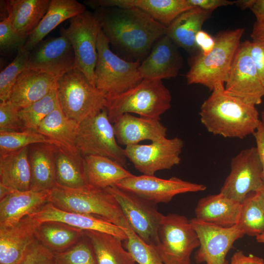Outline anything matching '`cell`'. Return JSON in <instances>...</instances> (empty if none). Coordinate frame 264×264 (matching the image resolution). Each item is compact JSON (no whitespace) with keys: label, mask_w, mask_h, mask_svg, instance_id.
I'll use <instances>...</instances> for the list:
<instances>
[{"label":"cell","mask_w":264,"mask_h":264,"mask_svg":"<svg viewBox=\"0 0 264 264\" xmlns=\"http://www.w3.org/2000/svg\"><path fill=\"white\" fill-rule=\"evenodd\" d=\"M101 30L111 44L140 61L167 27L135 8H99L94 13Z\"/></svg>","instance_id":"6da1fadb"},{"label":"cell","mask_w":264,"mask_h":264,"mask_svg":"<svg viewBox=\"0 0 264 264\" xmlns=\"http://www.w3.org/2000/svg\"><path fill=\"white\" fill-rule=\"evenodd\" d=\"M212 91L199 112L207 131L214 135L239 139L253 134L261 123L256 106L227 93L224 86Z\"/></svg>","instance_id":"7a4b0ae2"},{"label":"cell","mask_w":264,"mask_h":264,"mask_svg":"<svg viewBox=\"0 0 264 264\" xmlns=\"http://www.w3.org/2000/svg\"><path fill=\"white\" fill-rule=\"evenodd\" d=\"M244 31L237 28L219 33L209 54L199 52L193 57L186 76L188 84H200L212 91L224 86Z\"/></svg>","instance_id":"3957f363"},{"label":"cell","mask_w":264,"mask_h":264,"mask_svg":"<svg viewBox=\"0 0 264 264\" xmlns=\"http://www.w3.org/2000/svg\"><path fill=\"white\" fill-rule=\"evenodd\" d=\"M171 92L162 80L143 79L125 92L106 97L105 108L113 124L119 116L130 113L160 120L161 115L171 108Z\"/></svg>","instance_id":"277c9868"},{"label":"cell","mask_w":264,"mask_h":264,"mask_svg":"<svg viewBox=\"0 0 264 264\" xmlns=\"http://www.w3.org/2000/svg\"><path fill=\"white\" fill-rule=\"evenodd\" d=\"M56 91L63 112L78 124L106 106V94L93 86L76 67L58 78Z\"/></svg>","instance_id":"5b68a950"},{"label":"cell","mask_w":264,"mask_h":264,"mask_svg":"<svg viewBox=\"0 0 264 264\" xmlns=\"http://www.w3.org/2000/svg\"><path fill=\"white\" fill-rule=\"evenodd\" d=\"M48 202L65 211L101 217L117 225L124 218L111 194L90 185L69 188L57 184L51 190Z\"/></svg>","instance_id":"8992f818"},{"label":"cell","mask_w":264,"mask_h":264,"mask_svg":"<svg viewBox=\"0 0 264 264\" xmlns=\"http://www.w3.org/2000/svg\"><path fill=\"white\" fill-rule=\"evenodd\" d=\"M102 31L98 37L97 61L94 70L95 87L106 97L115 96L137 86L143 79L139 72L140 61H128L110 49Z\"/></svg>","instance_id":"52a82bcc"},{"label":"cell","mask_w":264,"mask_h":264,"mask_svg":"<svg viewBox=\"0 0 264 264\" xmlns=\"http://www.w3.org/2000/svg\"><path fill=\"white\" fill-rule=\"evenodd\" d=\"M75 147L83 156H104L126 167L124 149L117 141L106 108L79 124Z\"/></svg>","instance_id":"ba28073f"},{"label":"cell","mask_w":264,"mask_h":264,"mask_svg":"<svg viewBox=\"0 0 264 264\" xmlns=\"http://www.w3.org/2000/svg\"><path fill=\"white\" fill-rule=\"evenodd\" d=\"M159 243L155 249L163 264H191L190 257L199 246L190 220L177 214L163 215L158 229Z\"/></svg>","instance_id":"9c48e42d"},{"label":"cell","mask_w":264,"mask_h":264,"mask_svg":"<svg viewBox=\"0 0 264 264\" xmlns=\"http://www.w3.org/2000/svg\"><path fill=\"white\" fill-rule=\"evenodd\" d=\"M101 30L94 14L87 10L69 19L68 27H62L60 29L61 35L68 41L73 48L76 67L94 87V70L98 58L97 43Z\"/></svg>","instance_id":"30bf717a"},{"label":"cell","mask_w":264,"mask_h":264,"mask_svg":"<svg viewBox=\"0 0 264 264\" xmlns=\"http://www.w3.org/2000/svg\"><path fill=\"white\" fill-rule=\"evenodd\" d=\"M105 189L116 199L132 230L148 244L157 246L158 229L164 215L157 210L156 204L115 186Z\"/></svg>","instance_id":"8fae6325"},{"label":"cell","mask_w":264,"mask_h":264,"mask_svg":"<svg viewBox=\"0 0 264 264\" xmlns=\"http://www.w3.org/2000/svg\"><path fill=\"white\" fill-rule=\"evenodd\" d=\"M184 142L180 138H163L150 144L126 146L125 155L143 175L154 176L159 171L171 169L181 161Z\"/></svg>","instance_id":"7c38bea8"},{"label":"cell","mask_w":264,"mask_h":264,"mask_svg":"<svg viewBox=\"0 0 264 264\" xmlns=\"http://www.w3.org/2000/svg\"><path fill=\"white\" fill-rule=\"evenodd\" d=\"M196 232L199 246L194 256L197 263L229 264L226 256L234 242L244 235L237 224L224 227L201 221L190 220Z\"/></svg>","instance_id":"4fadbf2b"},{"label":"cell","mask_w":264,"mask_h":264,"mask_svg":"<svg viewBox=\"0 0 264 264\" xmlns=\"http://www.w3.org/2000/svg\"><path fill=\"white\" fill-rule=\"evenodd\" d=\"M262 163L256 147L241 151L231 161L230 172L220 192L242 203L250 193L264 184L261 178Z\"/></svg>","instance_id":"5bb4252c"},{"label":"cell","mask_w":264,"mask_h":264,"mask_svg":"<svg viewBox=\"0 0 264 264\" xmlns=\"http://www.w3.org/2000/svg\"><path fill=\"white\" fill-rule=\"evenodd\" d=\"M115 186L155 204L167 203L177 195L203 191L206 189L204 185L185 181L176 177L163 179L145 175H133L123 179Z\"/></svg>","instance_id":"9a60e30c"},{"label":"cell","mask_w":264,"mask_h":264,"mask_svg":"<svg viewBox=\"0 0 264 264\" xmlns=\"http://www.w3.org/2000/svg\"><path fill=\"white\" fill-rule=\"evenodd\" d=\"M224 88L248 104L256 106L262 102L264 85L243 42L236 53Z\"/></svg>","instance_id":"2e32d148"},{"label":"cell","mask_w":264,"mask_h":264,"mask_svg":"<svg viewBox=\"0 0 264 264\" xmlns=\"http://www.w3.org/2000/svg\"><path fill=\"white\" fill-rule=\"evenodd\" d=\"M76 67L73 48L64 36L43 40L30 52L26 68L44 72L57 79Z\"/></svg>","instance_id":"e0dca14e"},{"label":"cell","mask_w":264,"mask_h":264,"mask_svg":"<svg viewBox=\"0 0 264 264\" xmlns=\"http://www.w3.org/2000/svg\"><path fill=\"white\" fill-rule=\"evenodd\" d=\"M29 216L40 223L57 221L84 231H95L110 234L123 242L127 239L125 232L120 226L101 217L65 211L49 202Z\"/></svg>","instance_id":"ac0fdd59"},{"label":"cell","mask_w":264,"mask_h":264,"mask_svg":"<svg viewBox=\"0 0 264 264\" xmlns=\"http://www.w3.org/2000/svg\"><path fill=\"white\" fill-rule=\"evenodd\" d=\"M178 47L166 35L160 38L140 63L139 72L143 79H170L176 77L182 66Z\"/></svg>","instance_id":"d6986e66"},{"label":"cell","mask_w":264,"mask_h":264,"mask_svg":"<svg viewBox=\"0 0 264 264\" xmlns=\"http://www.w3.org/2000/svg\"><path fill=\"white\" fill-rule=\"evenodd\" d=\"M92 8H135L167 27L180 14L194 8L188 0H88L84 1Z\"/></svg>","instance_id":"ffe728a7"},{"label":"cell","mask_w":264,"mask_h":264,"mask_svg":"<svg viewBox=\"0 0 264 264\" xmlns=\"http://www.w3.org/2000/svg\"><path fill=\"white\" fill-rule=\"evenodd\" d=\"M40 223L29 216L10 225H0V264H18L37 239Z\"/></svg>","instance_id":"44dd1931"},{"label":"cell","mask_w":264,"mask_h":264,"mask_svg":"<svg viewBox=\"0 0 264 264\" xmlns=\"http://www.w3.org/2000/svg\"><path fill=\"white\" fill-rule=\"evenodd\" d=\"M113 125L118 143L125 146L146 140L152 142L160 140L166 137L167 132L160 120L134 116L130 113L119 116Z\"/></svg>","instance_id":"7402d4cb"},{"label":"cell","mask_w":264,"mask_h":264,"mask_svg":"<svg viewBox=\"0 0 264 264\" xmlns=\"http://www.w3.org/2000/svg\"><path fill=\"white\" fill-rule=\"evenodd\" d=\"M57 79L44 72L26 68L18 76L10 100L20 109L27 107L56 89Z\"/></svg>","instance_id":"603a6c76"},{"label":"cell","mask_w":264,"mask_h":264,"mask_svg":"<svg viewBox=\"0 0 264 264\" xmlns=\"http://www.w3.org/2000/svg\"><path fill=\"white\" fill-rule=\"evenodd\" d=\"M51 190L14 191L0 199V225L14 224L48 201Z\"/></svg>","instance_id":"cb8c5ba5"},{"label":"cell","mask_w":264,"mask_h":264,"mask_svg":"<svg viewBox=\"0 0 264 264\" xmlns=\"http://www.w3.org/2000/svg\"><path fill=\"white\" fill-rule=\"evenodd\" d=\"M242 203L220 192L200 198L195 210L196 218L215 225L229 227L237 224Z\"/></svg>","instance_id":"d4e9b609"},{"label":"cell","mask_w":264,"mask_h":264,"mask_svg":"<svg viewBox=\"0 0 264 264\" xmlns=\"http://www.w3.org/2000/svg\"><path fill=\"white\" fill-rule=\"evenodd\" d=\"M212 12L198 7L186 11L178 15L167 27L166 35L178 46L190 53L198 51L195 43L197 33L201 30Z\"/></svg>","instance_id":"484cf974"},{"label":"cell","mask_w":264,"mask_h":264,"mask_svg":"<svg viewBox=\"0 0 264 264\" xmlns=\"http://www.w3.org/2000/svg\"><path fill=\"white\" fill-rule=\"evenodd\" d=\"M86 10V6L76 0H51L47 12L28 36L23 48L30 52L61 23Z\"/></svg>","instance_id":"4316f807"},{"label":"cell","mask_w":264,"mask_h":264,"mask_svg":"<svg viewBox=\"0 0 264 264\" xmlns=\"http://www.w3.org/2000/svg\"><path fill=\"white\" fill-rule=\"evenodd\" d=\"M55 149V145L48 143L29 146L31 189L51 190L57 185Z\"/></svg>","instance_id":"83f0119b"},{"label":"cell","mask_w":264,"mask_h":264,"mask_svg":"<svg viewBox=\"0 0 264 264\" xmlns=\"http://www.w3.org/2000/svg\"><path fill=\"white\" fill-rule=\"evenodd\" d=\"M8 18L14 30L28 39L49 7L51 0H6Z\"/></svg>","instance_id":"f1b7e54d"},{"label":"cell","mask_w":264,"mask_h":264,"mask_svg":"<svg viewBox=\"0 0 264 264\" xmlns=\"http://www.w3.org/2000/svg\"><path fill=\"white\" fill-rule=\"evenodd\" d=\"M29 147L0 155V184L14 191L31 189Z\"/></svg>","instance_id":"f546056e"},{"label":"cell","mask_w":264,"mask_h":264,"mask_svg":"<svg viewBox=\"0 0 264 264\" xmlns=\"http://www.w3.org/2000/svg\"><path fill=\"white\" fill-rule=\"evenodd\" d=\"M57 184L69 188L89 185L87 179L84 158L77 150L55 145Z\"/></svg>","instance_id":"4dcf8cb0"},{"label":"cell","mask_w":264,"mask_h":264,"mask_svg":"<svg viewBox=\"0 0 264 264\" xmlns=\"http://www.w3.org/2000/svg\"><path fill=\"white\" fill-rule=\"evenodd\" d=\"M86 175L88 184L105 189L133 175L116 161L98 155L84 156Z\"/></svg>","instance_id":"1f68e13d"},{"label":"cell","mask_w":264,"mask_h":264,"mask_svg":"<svg viewBox=\"0 0 264 264\" xmlns=\"http://www.w3.org/2000/svg\"><path fill=\"white\" fill-rule=\"evenodd\" d=\"M79 124L65 114L58 102L55 109L40 123L37 132L48 137L55 145L77 150L75 140Z\"/></svg>","instance_id":"d6a6232c"},{"label":"cell","mask_w":264,"mask_h":264,"mask_svg":"<svg viewBox=\"0 0 264 264\" xmlns=\"http://www.w3.org/2000/svg\"><path fill=\"white\" fill-rule=\"evenodd\" d=\"M85 236V231L57 221L40 223L36 231L38 240L54 253L70 248Z\"/></svg>","instance_id":"836d02e7"},{"label":"cell","mask_w":264,"mask_h":264,"mask_svg":"<svg viewBox=\"0 0 264 264\" xmlns=\"http://www.w3.org/2000/svg\"><path fill=\"white\" fill-rule=\"evenodd\" d=\"M93 246L98 264H135L122 241L106 233L85 231Z\"/></svg>","instance_id":"e575fe53"},{"label":"cell","mask_w":264,"mask_h":264,"mask_svg":"<svg viewBox=\"0 0 264 264\" xmlns=\"http://www.w3.org/2000/svg\"><path fill=\"white\" fill-rule=\"evenodd\" d=\"M125 232L127 239L124 248L138 264H163L155 247L143 241L131 228L124 217L118 225Z\"/></svg>","instance_id":"d590c367"},{"label":"cell","mask_w":264,"mask_h":264,"mask_svg":"<svg viewBox=\"0 0 264 264\" xmlns=\"http://www.w3.org/2000/svg\"><path fill=\"white\" fill-rule=\"evenodd\" d=\"M236 224L244 235L256 237L264 233V211L257 201L255 192L249 194L242 202Z\"/></svg>","instance_id":"8d00e7d4"},{"label":"cell","mask_w":264,"mask_h":264,"mask_svg":"<svg viewBox=\"0 0 264 264\" xmlns=\"http://www.w3.org/2000/svg\"><path fill=\"white\" fill-rule=\"evenodd\" d=\"M58 102L56 88L42 99L20 109L19 113L24 130L37 132L40 123L55 109Z\"/></svg>","instance_id":"74e56055"},{"label":"cell","mask_w":264,"mask_h":264,"mask_svg":"<svg viewBox=\"0 0 264 264\" xmlns=\"http://www.w3.org/2000/svg\"><path fill=\"white\" fill-rule=\"evenodd\" d=\"M38 143L55 145L48 137L36 131L0 132V155L15 152Z\"/></svg>","instance_id":"f35d334b"},{"label":"cell","mask_w":264,"mask_h":264,"mask_svg":"<svg viewBox=\"0 0 264 264\" xmlns=\"http://www.w3.org/2000/svg\"><path fill=\"white\" fill-rule=\"evenodd\" d=\"M30 52L23 47L17 51L14 60L0 73V101L9 100L13 88L21 73L26 68Z\"/></svg>","instance_id":"ab89813d"},{"label":"cell","mask_w":264,"mask_h":264,"mask_svg":"<svg viewBox=\"0 0 264 264\" xmlns=\"http://www.w3.org/2000/svg\"><path fill=\"white\" fill-rule=\"evenodd\" d=\"M54 255L55 264H98L93 246L86 235L72 247Z\"/></svg>","instance_id":"60d3db41"},{"label":"cell","mask_w":264,"mask_h":264,"mask_svg":"<svg viewBox=\"0 0 264 264\" xmlns=\"http://www.w3.org/2000/svg\"><path fill=\"white\" fill-rule=\"evenodd\" d=\"M27 38L18 33L13 28L9 18L0 22V50L6 52L22 48Z\"/></svg>","instance_id":"b9f144b4"},{"label":"cell","mask_w":264,"mask_h":264,"mask_svg":"<svg viewBox=\"0 0 264 264\" xmlns=\"http://www.w3.org/2000/svg\"><path fill=\"white\" fill-rule=\"evenodd\" d=\"M20 108L10 100L0 103V132L24 131L19 116Z\"/></svg>","instance_id":"7bdbcfd3"},{"label":"cell","mask_w":264,"mask_h":264,"mask_svg":"<svg viewBox=\"0 0 264 264\" xmlns=\"http://www.w3.org/2000/svg\"><path fill=\"white\" fill-rule=\"evenodd\" d=\"M18 264H55L54 253L36 239L27 248Z\"/></svg>","instance_id":"ee69618b"},{"label":"cell","mask_w":264,"mask_h":264,"mask_svg":"<svg viewBox=\"0 0 264 264\" xmlns=\"http://www.w3.org/2000/svg\"><path fill=\"white\" fill-rule=\"evenodd\" d=\"M243 43L264 85V41L252 40Z\"/></svg>","instance_id":"f6af8a7d"},{"label":"cell","mask_w":264,"mask_h":264,"mask_svg":"<svg viewBox=\"0 0 264 264\" xmlns=\"http://www.w3.org/2000/svg\"><path fill=\"white\" fill-rule=\"evenodd\" d=\"M195 43L197 46L200 50V53L206 56L209 54L214 48L216 41L215 38L201 29L196 35Z\"/></svg>","instance_id":"bcb514c9"},{"label":"cell","mask_w":264,"mask_h":264,"mask_svg":"<svg viewBox=\"0 0 264 264\" xmlns=\"http://www.w3.org/2000/svg\"><path fill=\"white\" fill-rule=\"evenodd\" d=\"M193 6L212 12L221 6H226L235 3V1L227 0H188Z\"/></svg>","instance_id":"7dc6e473"},{"label":"cell","mask_w":264,"mask_h":264,"mask_svg":"<svg viewBox=\"0 0 264 264\" xmlns=\"http://www.w3.org/2000/svg\"><path fill=\"white\" fill-rule=\"evenodd\" d=\"M230 264H264V260L252 254L246 255L239 250L233 254Z\"/></svg>","instance_id":"c3c4849f"},{"label":"cell","mask_w":264,"mask_h":264,"mask_svg":"<svg viewBox=\"0 0 264 264\" xmlns=\"http://www.w3.org/2000/svg\"><path fill=\"white\" fill-rule=\"evenodd\" d=\"M256 143V148L262 163V180L264 184V127L261 122L257 130L252 134Z\"/></svg>","instance_id":"681fc988"},{"label":"cell","mask_w":264,"mask_h":264,"mask_svg":"<svg viewBox=\"0 0 264 264\" xmlns=\"http://www.w3.org/2000/svg\"><path fill=\"white\" fill-rule=\"evenodd\" d=\"M250 9L256 17V22L264 21V0H255Z\"/></svg>","instance_id":"f907efd6"},{"label":"cell","mask_w":264,"mask_h":264,"mask_svg":"<svg viewBox=\"0 0 264 264\" xmlns=\"http://www.w3.org/2000/svg\"><path fill=\"white\" fill-rule=\"evenodd\" d=\"M250 36L252 40L264 41V21L255 22Z\"/></svg>","instance_id":"816d5d0a"},{"label":"cell","mask_w":264,"mask_h":264,"mask_svg":"<svg viewBox=\"0 0 264 264\" xmlns=\"http://www.w3.org/2000/svg\"><path fill=\"white\" fill-rule=\"evenodd\" d=\"M255 1V0H238L235 1V4L242 10H245L251 9Z\"/></svg>","instance_id":"f5cc1de1"},{"label":"cell","mask_w":264,"mask_h":264,"mask_svg":"<svg viewBox=\"0 0 264 264\" xmlns=\"http://www.w3.org/2000/svg\"><path fill=\"white\" fill-rule=\"evenodd\" d=\"M255 196L264 211V184L257 191L255 192Z\"/></svg>","instance_id":"db71d44e"},{"label":"cell","mask_w":264,"mask_h":264,"mask_svg":"<svg viewBox=\"0 0 264 264\" xmlns=\"http://www.w3.org/2000/svg\"><path fill=\"white\" fill-rule=\"evenodd\" d=\"M13 191H14V190H12L3 184H0V199L3 198Z\"/></svg>","instance_id":"11a10c76"},{"label":"cell","mask_w":264,"mask_h":264,"mask_svg":"<svg viewBox=\"0 0 264 264\" xmlns=\"http://www.w3.org/2000/svg\"><path fill=\"white\" fill-rule=\"evenodd\" d=\"M257 242L264 243V233L256 237Z\"/></svg>","instance_id":"9f6ffc18"},{"label":"cell","mask_w":264,"mask_h":264,"mask_svg":"<svg viewBox=\"0 0 264 264\" xmlns=\"http://www.w3.org/2000/svg\"><path fill=\"white\" fill-rule=\"evenodd\" d=\"M260 120L262 125L264 127V110L262 111L261 113Z\"/></svg>","instance_id":"6f0895ef"}]
</instances>
